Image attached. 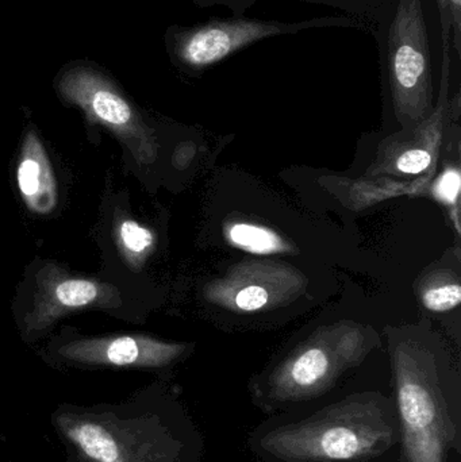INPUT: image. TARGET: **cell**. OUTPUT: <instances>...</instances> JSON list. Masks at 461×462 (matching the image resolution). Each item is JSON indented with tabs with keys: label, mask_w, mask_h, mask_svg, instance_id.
I'll list each match as a JSON object with an SVG mask.
<instances>
[{
	"label": "cell",
	"mask_w": 461,
	"mask_h": 462,
	"mask_svg": "<svg viewBox=\"0 0 461 462\" xmlns=\"http://www.w3.org/2000/svg\"><path fill=\"white\" fill-rule=\"evenodd\" d=\"M119 238L124 249L133 254H141L153 244V236L151 231L140 226L134 221H124L119 226Z\"/></svg>",
	"instance_id": "13"
},
{
	"label": "cell",
	"mask_w": 461,
	"mask_h": 462,
	"mask_svg": "<svg viewBox=\"0 0 461 462\" xmlns=\"http://www.w3.org/2000/svg\"><path fill=\"white\" fill-rule=\"evenodd\" d=\"M443 37L451 38L455 51L461 56V0H438Z\"/></svg>",
	"instance_id": "12"
},
{
	"label": "cell",
	"mask_w": 461,
	"mask_h": 462,
	"mask_svg": "<svg viewBox=\"0 0 461 462\" xmlns=\"http://www.w3.org/2000/svg\"><path fill=\"white\" fill-rule=\"evenodd\" d=\"M362 349L354 338L336 344H314L287 358L257 388L256 399L264 411L281 410L291 403L322 395L332 387L341 372L354 365Z\"/></svg>",
	"instance_id": "5"
},
{
	"label": "cell",
	"mask_w": 461,
	"mask_h": 462,
	"mask_svg": "<svg viewBox=\"0 0 461 462\" xmlns=\"http://www.w3.org/2000/svg\"><path fill=\"white\" fill-rule=\"evenodd\" d=\"M229 238L235 246L257 254H270L286 247L272 230L249 224L233 225L229 229Z\"/></svg>",
	"instance_id": "11"
},
{
	"label": "cell",
	"mask_w": 461,
	"mask_h": 462,
	"mask_svg": "<svg viewBox=\"0 0 461 462\" xmlns=\"http://www.w3.org/2000/svg\"><path fill=\"white\" fill-rule=\"evenodd\" d=\"M18 184L27 208L48 214L56 208V180L51 162L34 133L27 135L18 168Z\"/></svg>",
	"instance_id": "9"
},
{
	"label": "cell",
	"mask_w": 461,
	"mask_h": 462,
	"mask_svg": "<svg viewBox=\"0 0 461 462\" xmlns=\"http://www.w3.org/2000/svg\"><path fill=\"white\" fill-rule=\"evenodd\" d=\"M180 345L164 344L146 337L81 339L60 349V355L86 365L137 366L161 368L183 353Z\"/></svg>",
	"instance_id": "8"
},
{
	"label": "cell",
	"mask_w": 461,
	"mask_h": 462,
	"mask_svg": "<svg viewBox=\"0 0 461 462\" xmlns=\"http://www.w3.org/2000/svg\"><path fill=\"white\" fill-rule=\"evenodd\" d=\"M65 439L86 462H173L178 444L152 420H124L110 412H65Z\"/></svg>",
	"instance_id": "3"
},
{
	"label": "cell",
	"mask_w": 461,
	"mask_h": 462,
	"mask_svg": "<svg viewBox=\"0 0 461 462\" xmlns=\"http://www.w3.org/2000/svg\"><path fill=\"white\" fill-rule=\"evenodd\" d=\"M270 300V293L264 287L257 284H251L244 287L240 292L235 295V306L243 311H257L263 307L267 306Z\"/></svg>",
	"instance_id": "15"
},
{
	"label": "cell",
	"mask_w": 461,
	"mask_h": 462,
	"mask_svg": "<svg viewBox=\"0 0 461 462\" xmlns=\"http://www.w3.org/2000/svg\"><path fill=\"white\" fill-rule=\"evenodd\" d=\"M60 91L68 102L86 111L92 121L105 125L130 143L141 162H148L151 135L132 106L102 73L86 67L68 70L59 83Z\"/></svg>",
	"instance_id": "6"
},
{
	"label": "cell",
	"mask_w": 461,
	"mask_h": 462,
	"mask_svg": "<svg viewBox=\"0 0 461 462\" xmlns=\"http://www.w3.org/2000/svg\"><path fill=\"white\" fill-rule=\"evenodd\" d=\"M461 301V288L459 284H447L443 287L432 288L424 295V304L427 309L436 312L449 311L459 306Z\"/></svg>",
	"instance_id": "14"
},
{
	"label": "cell",
	"mask_w": 461,
	"mask_h": 462,
	"mask_svg": "<svg viewBox=\"0 0 461 462\" xmlns=\"http://www.w3.org/2000/svg\"><path fill=\"white\" fill-rule=\"evenodd\" d=\"M390 80L401 116L421 119L432 110L433 86L429 37L421 0H400L390 26Z\"/></svg>",
	"instance_id": "4"
},
{
	"label": "cell",
	"mask_w": 461,
	"mask_h": 462,
	"mask_svg": "<svg viewBox=\"0 0 461 462\" xmlns=\"http://www.w3.org/2000/svg\"><path fill=\"white\" fill-rule=\"evenodd\" d=\"M297 29L298 26L259 19H213L179 34L176 56L192 69H205L257 41Z\"/></svg>",
	"instance_id": "7"
},
{
	"label": "cell",
	"mask_w": 461,
	"mask_h": 462,
	"mask_svg": "<svg viewBox=\"0 0 461 462\" xmlns=\"http://www.w3.org/2000/svg\"><path fill=\"white\" fill-rule=\"evenodd\" d=\"M400 436L398 415L386 399L351 396L302 422L279 426L262 449L281 462L359 461L389 450Z\"/></svg>",
	"instance_id": "1"
},
{
	"label": "cell",
	"mask_w": 461,
	"mask_h": 462,
	"mask_svg": "<svg viewBox=\"0 0 461 462\" xmlns=\"http://www.w3.org/2000/svg\"><path fill=\"white\" fill-rule=\"evenodd\" d=\"M460 186V173L457 171L449 170L441 176L438 187H436V192H438V198L443 199L444 202L454 205V203H456L457 198H459Z\"/></svg>",
	"instance_id": "17"
},
{
	"label": "cell",
	"mask_w": 461,
	"mask_h": 462,
	"mask_svg": "<svg viewBox=\"0 0 461 462\" xmlns=\"http://www.w3.org/2000/svg\"><path fill=\"white\" fill-rule=\"evenodd\" d=\"M100 287L88 280L68 279L60 282L49 293L45 306L38 310V322L54 319L64 310L80 309L99 300Z\"/></svg>",
	"instance_id": "10"
},
{
	"label": "cell",
	"mask_w": 461,
	"mask_h": 462,
	"mask_svg": "<svg viewBox=\"0 0 461 462\" xmlns=\"http://www.w3.org/2000/svg\"><path fill=\"white\" fill-rule=\"evenodd\" d=\"M432 162L429 152L422 151V149H414V151L406 152L398 159V171L409 175H417V173L424 172Z\"/></svg>",
	"instance_id": "16"
},
{
	"label": "cell",
	"mask_w": 461,
	"mask_h": 462,
	"mask_svg": "<svg viewBox=\"0 0 461 462\" xmlns=\"http://www.w3.org/2000/svg\"><path fill=\"white\" fill-rule=\"evenodd\" d=\"M395 380L401 462H447L460 448L459 396L429 358L419 355L395 353Z\"/></svg>",
	"instance_id": "2"
}]
</instances>
